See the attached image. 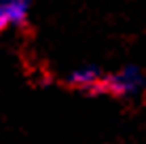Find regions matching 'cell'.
Wrapping results in <instances>:
<instances>
[{
    "mask_svg": "<svg viewBox=\"0 0 146 144\" xmlns=\"http://www.w3.org/2000/svg\"><path fill=\"white\" fill-rule=\"evenodd\" d=\"M144 89H146V74L138 66H125L117 72L104 74L102 85H100V91L110 93L114 98H125V100L138 98L140 93H144Z\"/></svg>",
    "mask_w": 146,
    "mask_h": 144,
    "instance_id": "obj_1",
    "label": "cell"
},
{
    "mask_svg": "<svg viewBox=\"0 0 146 144\" xmlns=\"http://www.w3.org/2000/svg\"><path fill=\"white\" fill-rule=\"evenodd\" d=\"M32 0H0V32L19 28L28 19Z\"/></svg>",
    "mask_w": 146,
    "mask_h": 144,
    "instance_id": "obj_2",
    "label": "cell"
},
{
    "mask_svg": "<svg viewBox=\"0 0 146 144\" xmlns=\"http://www.w3.org/2000/svg\"><path fill=\"white\" fill-rule=\"evenodd\" d=\"M102 78H104V74L95 66H78L68 74V83L72 87L83 89V91H91V93L100 91Z\"/></svg>",
    "mask_w": 146,
    "mask_h": 144,
    "instance_id": "obj_3",
    "label": "cell"
}]
</instances>
